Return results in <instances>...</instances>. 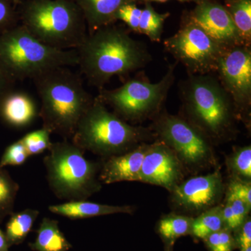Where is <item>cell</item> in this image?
Here are the masks:
<instances>
[{"label": "cell", "instance_id": "4", "mask_svg": "<svg viewBox=\"0 0 251 251\" xmlns=\"http://www.w3.org/2000/svg\"><path fill=\"white\" fill-rule=\"evenodd\" d=\"M19 6L21 24L47 45L76 49L88 35L83 15L72 0H25Z\"/></svg>", "mask_w": 251, "mask_h": 251}, {"label": "cell", "instance_id": "15", "mask_svg": "<svg viewBox=\"0 0 251 251\" xmlns=\"http://www.w3.org/2000/svg\"><path fill=\"white\" fill-rule=\"evenodd\" d=\"M149 145L140 144L129 151L107 157L100 165L99 180L105 184L121 181H138L144 157Z\"/></svg>", "mask_w": 251, "mask_h": 251}, {"label": "cell", "instance_id": "29", "mask_svg": "<svg viewBox=\"0 0 251 251\" xmlns=\"http://www.w3.org/2000/svg\"><path fill=\"white\" fill-rule=\"evenodd\" d=\"M20 22L18 10L11 0H0V35Z\"/></svg>", "mask_w": 251, "mask_h": 251}, {"label": "cell", "instance_id": "21", "mask_svg": "<svg viewBox=\"0 0 251 251\" xmlns=\"http://www.w3.org/2000/svg\"><path fill=\"white\" fill-rule=\"evenodd\" d=\"M224 6L230 15L245 45L251 44V0H224Z\"/></svg>", "mask_w": 251, "mask_h": 251}, {"label": "cell", "instance_id": "10", "mask_svg": "<svg viewBox=\"0 0 251 251\" xmlns=\"http://www.w3.org/2000/svg\"><path fill=\"white\" fill-rule=\"evenodd\" d=\"M152 128L182 164L199 168L214 163L211 140L186 119L163 112L155 117Z\"/></svg>", "mask_w": 251, "mask_h": 251}, {"label": "cell", "instance_id": "23", "mask_svg": "<svg viewBox=\"0 0 251 251\" xmlns=\"http://www.w3.org/2000/svg\"><path fill=\"white\" fill-rule=\"evenodd\" d=\"M170 13L159 14L156 12L151 3L145 2L142 11L139 24L140 34H145L154 42H159L163 34V25Z\"/></svg>", "mask_w": 251, "mask_h": 251}, {"label": "cell", "instance_id": "35", "mask_svg": "<svg viewBox=\"0 0 251 251\" xmlns=\"http://www.w3.org/2000/svg\"><path fill=\"white\" fill-rule=\"evenodd\" d=\"M240 233H239V242L241 250L244 251L247 248L251 247V219L245 220L244 224L241 226Z\"/></svg>", "mask_w": 251, "mask_h": 251}, {"label": "cell", "instance_id": "7", "mask_svg": "<svg viewBox=\"0 0 251 251\" xmlns=\"http://www.w3.org/2000/svg\"><path fill=\"white\" fill-rule=\"evenodd\" d=\"M44 158L52 192L64 201H85L101 188L100 165L89 161L84 150L67 140L52 143Z\"/></svg>", "mask_w": 251, "mask_h": 251}, {"label": "cell", "instance_id": "17", "mask_svg": "<svg viewBox=\"0 0 251 251\" xmlns=\"http://www.w3.org/2000/svg\"><path fill=\"white\" fill-rule=\"evenodd\" d=\"M85 18L88 34L116 21L117 11L124 5L140 0H72Z\"/></svg>", "mask_w": 251, "mask_h": 251}, {"label": "cell", "instance_id": "37", "mask_svg": "<svg viewBox=\"0 0 251 251\" xmlns=\"http://www.w3.org/2000/svg\"><path fill=\"white\" fill-rule=\"evenodd\" d=\"M145 2H150L151 1H156V2H166L168 0H143Z\"/></svg>", "mask_w": 251, "mask_h": 251}, {"label": "cell", "instance_id": "25", "mask_svg": "<svg viewBox=\"0 0 251 251\" xmlns=\"http://www.w3.org/2000/svg\"><path fill=\"white\" fill-rule=\"evenodd\" d=\"M192 218L176 214H170L160 220L158 230L162 237L168 242L176 240L191 232Z\"/></svg>", "mask_w": 251, "mask_h": 251}, {"label": "cell", "instance_id": "18", "mask_svg": "<svg viewBox=\"0 0 251 251\" xmlns=\"http://www.w3.org/2000/svg\"><path fill=\"white\" fill-rule=\"evenodd\" d=\"M49 210L52 214L64 216L72 220L90 219L97 216L115 214H132L131 206H114L88 202L86 201H69L62 204L50 205Z\"/></svg>", "mask_w": 251, "mask_h": 251}, {"label": "cell", "instance_id": "11", "mask_svg": "<svg viewBox=\"0 0 251 251\" xmlns=\"http://www.w3.org/2000/svg\"><path fill=\"white\" fill-rule=\"evenodd\" d=\"M234 104L237 116L249 120L251 106V48L239 45L224 51L215 72Z\"/></svg>", "mask_w": 251, "mask_h": 251}, {"label": "cell", "instance_id": "2", "mask_svg": "<svg viewBox=\"0 0 251 251\" xmlns=\"http://www.w3.org/2000/svg\"><path fill=\"white\" fill-rule=\"evenodd\" d=\"M41 99L43 127L72 138L79 122L93 103L81 77L67 67L57 68L33 79Z\"/></svg>", "mask_w": 251, "mask_h": 251}, {"label": "cell", "instance_id": "27", "mask_svg": "<svg viewBox=\"0 0 251 251\" xmlns=\"http://www.w3.org/2000/svg\"><path fill=\"white\" fill-rule=\"evenodd\" d=\"M231 170L244 181L251 178V147H244L234 151L229 161Z\"/></svg>", "mask_w": 251, "mask_h": 251}, {"label": "cell", "instance_id": "42", "mask_svg": "<svg viewBox=\"0 0 251 251\" xmlns=\"http://www.w3.org/2000/svg\"></svg>", "mask_w": 251, "mask_h": 251}, {"label": "cell", "instance_id": "14", "mask_svg": "<svg viewBox=\"0 0 251 251\" xmlns=\"http://www.w3.org/2000/svg\"><path fill=\"white\" fill-rule=\"evenodd\" d=\"M189 15L196 24L221 46L230 48L245 45L230 15L224 5L216 0H201Z\"/></svg>", "mask_w": 251, "mask_h": 251}, {"label": "cell", "instance_id": "5", "mask_svg": "<svg viewBox=\"0 0 251 251\" xmlns=\"http://www.w3.org/2000/svg\"><path fill=\"white\" fill-rule=\"evenodd\" d=\"M151 130L135 126L110 112L98 98L79 122L72 143L84 151L107 157L121 154L152 138Z\"/></svg>", "mask_w": 251, "mask_h": 251}, {"label": "cell", "instance_id": "8", "mask_svg": "<svg viewBox=\"0 0 251 251\" xmlns=\"http://www.w3.org/2000/svg\"><path fill=\"white\" fill-rule=\"evenodd\" d=\"M178 63L170 64L159 82L151 83L143 75L128 79L118 88L99 90L97 98L108 105L126 122H140L156 117L175 80V69Z\"/></svg>", "mask_w": 251, "mask_h": 251}, {"label": "cell", "instance_id": "32", "mask_svg": "<svg viewBox=\"0 0 251 251\" xmlns=\"http://www.w3.org/2000/svg\"><path fill=\"white\" fill-rule=\"evenodd\" d=\"M227 202L230 206L231 210L232 211L238 227H240L247 219V215L251 208L244 201L230 193H227Z\"/></svg>", "mask_w": 251, "mask_h": 251}, {"label": "cell", "instance_id": "13", "mask_svg": "<svg viewBox=\"0 0 251 251\" xmlns=\"http://www.w3.org/2000/svg\"><path fill=\"white\" fill-rule=\"evenodd\" d=\"M223 190L221 175L215 172L179 183L171 193L176 206L188 211H201L214 206L222 196Z\"/></svg>", "mask_w": 251, "mask_h": 251}, {"label": "cell", "instance_id": "3", "mask_svg": "<svg viewBox=\"0 0 251 251\" xmlns=\"http://www.w3.org/2000/svg\"><path fill=\"white\" fill-rule=\"evenodd\" d=\"M179 89L190 123L209 139L221 140L233 134L237 113L232 99L215 74H188L179 82Z\"/></svg>", "mask_w": 251, "mask_h": 251}, {"label": "cell", "instance_id": "26", "mask_svg": "<svg viewBox=\"0 0 251 251\" xmlns=\"http://www.w3.org/2000/svg\"><path fill=\"white\" fill-rule=\"evenodd\" d=\"M50 131L43 127L41 129L29 132L21 138L29 156L40 154L49 150L52 145L50 141Z\"/></svg>", "mask_w": 251, "mask_h": 251}, {"label": "cell", "instance_id": "31", "mask_svg": "<svg viewBox=\"0 0 251 251\" xmlns=\"http://www.w3.org/2000/svg\"><path fill=\"white\" fill-rule=\"evenodd\" d=\"M211 251H232L234 246L233 237L229 230L222 229L204 239Z\"/></svg>", "mask_w": 251, "mask_h": 251}, {"label": "cell", "instance_id": "6", "mask_svg": "<svg viewBox=\"0 0 251 251\" xmlns=\"http://www.w3.org/2000/svg\"><path fill=\"white\" fill-rule=\"evenodd\" d=\"M0 60L16 80H33L57 68L77 66L78 54L47 45L21 23L0 35Z\"/></svg>", "mask_w": 251, "mask_h": 251}, {"label": "cell", "instance_id": "16", "mask_svg": "<svg viewBox=\"0 0 251 251\" xmlns=\"http://www.w3.org/2000/svg\"><path fill=\"white\" fill-rule=\"evenodd\" d=\"M39 114L36 102L25 92L11 91L0 102V119L12 128L29 126Z\"/></svg>", "mask_w": 251, "mask_h": 251}, {"label": "cell", "instance_id": "19", "mask_svg": "<svg viewBox=\"0 0 251 251\" xmlns=\"http://www.w3.org/2000/svg\"><path fill=\"white\" fill-rule=\"evenodd\" d=\"M37 237L29 247L34 251H69L72 248L59 227L57 220L44 217L36 230Z\"/></svg>", "mask_w": 251, "mask_h": 251}, {"label": "cell", "instance_id": "12", "mask_svg": "<svg viewBox=\"0 0 251 251\" xmlns=\"http://www.w3.org/2000/svg\"><path fill=\"white\" fill-rule=\"evenodd\" d=\"M182 173L181 162L174 151L160 140L149 145L138 181L161 186L171 192L179 184Z\"/></svg>", "mask_w": 251, "mask_h": 251}, {"label": "cell", "instance_id": "30", "mask_svg": "<svg viewBox=\"0 0 251 251\" xmlns=\"http://www.w3.org/2000/svg\"><path fill=\"white\" fill-rule=\"evenodd\" d=\"M142 11L143 9L138 8L136 3L125 4L117 11L115 20L123 21L130 30L139 33Z\"/></svg>", "mask_w": 251, "mask_h": 251}, {"label": "cell", "instance_id": "33", "mask_svg": "<svg viewBox=\"0 0 251 251\" xmlns=\"http://www.w3.org/2000/svg\"><path fill=\"white\" fill-rule=\"evenodd\" d=\"M228 193L244 201L249 207L251 206V186L250 181L236 179L231 181Z\"/></svg>", "mask_w": 251, "mask_h": 251}, {"label": "cell", "instance_id": "24", "mask_svg": "<svg viewBox=\"0 0 251 251\" xmlns=\"http://www.w3.org/2000/svg\"><path fill=\"white\" fill-rule=\"evenodd\" d=\"M19 184L4 168L0 169V224L14 212Z\"/></svg>", "mask_w": 251, "mask_h": 251}, {"label": "cell", "instance_id": "39", "mask_svg": "<svg viewBox=\"0 0 251 251\" xmlns=\"http://www.w3.org/2000/svg\"><path fill=\"white\" fill-rule=\"evenodd\" d=\"M178 1H181V2H185V1H194V2H199L201 0H178Z\"/></svg>", "mask_w": 251, "mask_h": 251}, {"label": "cell", "instance_id": "28", "mask_svg": "<svg viewBox=\"0 0 251 251\" xmlns=\"http://www.w3.org/2000/svg\"><path fill=\"white\" fill-rule=\"evenodd\" d=\"M29 157L21 140L11 144L6 149L0 159V169L9 166H21Z\"/></svg>", "mask_w": 251, "mask_h": 251}, {"label": "cell", "instance_id": "9", "mask_svg": "<svg viewBox=\"0 0 251 251\" xmlns=\"http://www.w3.org/2000/svg\"><path fill=\"white\" fill-rule=\"evenodd\" d=\"M163 45L176 62L186 67L188 74L196 75L215 74L220 57L228 49L208 35L189 14L183 18L179 30Z\"/></svg>", "mask_w": 251, "mask_h": 251}, {"label": "cell", "instance_id": "40", "mask_svg": "<svg viewBox=\"0 0 251 251\" xmlns=\"http://www.w3.org/2000/svg\"><path fill=\"white\" fill-rule=\"evenodd\" d=\"M242 251H251V247L247 248V249H245V250Z\"/></svg>", "mask_w": 251, "mask_h": 251}, {"label": "cell", "instance_id": "20", "mask_svg": "<svg viewBox=\"0 0 251 251\" xmlns=\"http://www.w3.org/2000/svg\"><path fill=\"white\" fill-rule=\"evenodd\" d=\"M39 214L37 209L27 208L9 216L4 232L9 247L19 245L25 240Z\"/></svg>", "mask_w": 251, "mask_h": 251}, {"label": "cell", "instance_id": "41", "mask_svg": "<svg viewBox=\"0 0 251 251\" xmlns=\"http://www.w3.org/2000/svg\"><path fill=\"white\" fill-rule=\"evenodd\" d=\"M168 251H173V250H172V248H169Z\"/></svg>", "mask_w": 251, "mask_h": 251}, {"label": "cell", "instance_id": "38", "mask_svg": "<svg viewBox=\"0 0 251 251\" xmlns=\"http://www.w3.org/2000/svg\"><path fill=\"white\" fill-rule=\"evenodd\" d=\"M11 1H13V3H14V4L15 5V6H18V5H20L21 4V3L23 2V1H24V0H11Z\"/></svg>", "mask_w": 251, "mask_h": 251}, {"label": "cell", "instance_id": "1", "mask_svg": "<svg viewBox=\"0 0 251 251\" xmlns=\"http://www.w3.org/2000/svg\"><path fill=\"white\" fill-rule=\"evenodd\" d=\"M80 72L99 90L112 77H123L146 67L152 57L141 41L125 28L109 25L88 34L76 49Z\"/></svg>", "mask_w": 251, "mask_h": 251}, {"label": "cell", "instance_id": "36", "mask_svg": "<svg viewBox=\"0 0 251 251\" xmlns=\"http://www.w3.org/2000/svg\"><path fill=\"white\" fill-rule=\"evenodd\" d=\"M9 248L4 232L0 229V251H9Z\"/></svg>", "mask_w": 251, "mask_h": 251}, {"label": "cell", "instance_id": "22", "mask_svg": "<svg viewBox=\"0 0 251 251\" xmlns=\"http://www.w3.org/2000/svg\"><path fill=\"white\" fill-rule=\"evenodd\" d=\"M224 226L222 207L214 206L206 209L193 220L191 233L195 237L204 239L210 234L222 229Z\"/></svg>", "mask_w": 251, "mask_h": 251}, {"label": "cell", "instance_id": "34", "mask_svg": "<svg viewBox=\"0 0 251 251\" xmlns=\"http://www.w3.org/2000/svg\"><path fill=\"white\" fill-rule=\"evenodd\" d=\"M16 81L0 60V102L5 96L14 90Z\"/></svg>", "mask_w": 251, "mask_h": 251}]
</instances>
